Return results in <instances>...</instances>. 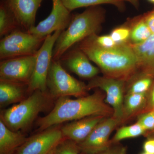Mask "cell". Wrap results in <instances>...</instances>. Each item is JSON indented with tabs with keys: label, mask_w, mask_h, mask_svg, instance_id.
<instances>
[{
	"label": "cell",
	"mask_w": 154,
	"mask_h": 154,
	"mask_svg": "<svg viewBox=\"0 0 154 154\" xmlns=\"http://www.w3.org/2000/svg\"><path fill=\"white\" fill-rule=\"evenodd\" d=\"M121 121L113 116L107 117L97 125L88 137L78 144L80 152L87 154L98 153L105 150L112 144L110 134Z\"/></svg>",
	"instance_id": "9c48e42d"
},
{
	"label": "cell",
	"mask_w": 154,
	"mask_h": 154,
	"mask_svg": "<svg viewBox=\"0 0 154 154\" xmlns=\"http://www.w3.org/2000/svg\"><path fill=\"white\" fill-rule=\"evenodd\" d=\"M46 37H40L17 29L0 41L1 60L12 58L35 55Z\"/></svg>",
	"instance_id": "8992f818"
},
{
	"label": "cell",
	"mask_w": 154,
	"mask_h": 154,
	"mask_svg": "<svg viewBox=\"0 0 154 154\" xmlns=\"http://www.w3.org/2000/svg\"><path fill=\"white\" fill-rule=\"evenodd\" d=\"M147 93L127 94L124 96L122 123L145 112L147 103Z\"/></svg>",
	"instance_id": "d6986e66"
},
{
	"label": "cell",
	"mask_w": 154,
	"mask_h": 154,
	"mask_svg": "<svg viewBox=\"0 0 154 154\" xmlns=\"http://www.w3.org/2000/svg\"><path fill=\"white\" fill-rule=\"evenodd\" d=\"M152 78L140 76L130 86L127 94H143L148 92L153 84Z\"/></svg>",
	"instance_id": "cb8c5ba5"
},
{
	"label": "cell",
	"mask_w": 154,
	"mask_h": 154,
	"mask_svg": "<svg viewBox=\"0 0 154 154\" xmlns=\"http://www.w3.org/2000/svg\"><path fill=\"white\" fill-rule=\"evenodd\" d=\"M105 9L100 6L87 8L82 13L72 16L69 25L59 36L53 53V60H59L77 43H79L101 30L105 18Z\"/></svg>",
	"instance_id": "3957f363"
},
{
	"label": "cell",
	"mask_w": 154,
	"mask_h": 154,
	"mask_svg": "<svg viewBox=\"0 0 154 154\" xmlns=\"http://www.w3.org/2000/svg\"><path fill=\"white\" fill-rule=\"evenodd\" d=\"M47 93L53 98L87 96V85L69 74L59 60H52L48 75Z\"/></svg>",
	"instance_id": "5b68a950"
},
{
	"label": "cell",
	"mask_w": 154,
	"mask_h": 154,
	"mask_svg": "<svg viewBox=\"0 0 154 154\" xmlns=\"http://www.w3.org/2000/svg\"><path fill=\"white\" fill-rule=\"evenodd\" d=\"M106 95L97 91L90 95L71 99L69 97L58 98L52 110L37 121L38 130L42 131L68 121L91 116H113V110L105 102Z\"/></svg>",
	"instance_id": "6da1fadb"
},
{
	"label": "cell",
	"mask_w": 154,
	"mask_h": 154,
	"mask_svg": "<svg viewBox=\"0 0 154 154\" xmlns=\"http://www.w3.org/2000/svg\"><path fill=\"white\" fill-rule=\"evenodd\" d=\"M127 149L124 146L119 144H112L104 151L94 154H126ZM80 154H87L81 153Z\"/></svg>",
	"instance_id": "f1b7e54d"
},
{
	"label": "cell",
	"mask_w": 154,
	"mask_h": 154,
	"mask_svg": "<svg viewBox=\"0 0 154 154\" xmlns=\"http://www.w3.org/2000/svg\"><path fill=\"white\" fill-rule=\"evenodd\" d=\"M131 29L127 27L115 28L110 33V36L116 44L127 43L130 36Z\"/></svg>",
	"instance_id": "484cf974"
},
{
	"label": "cell",
	"mask_w": 154,
	"mask_h": 154,
	"mask_svg": "<svg viewBox=\"0 0 154 154\" xmlns=\"http://www.w3.org/2000/svg\"><path fill=\"white\" fill-rule=\"evenodd\" d=\"M141 154H149L145 152H144L142 153H141Z\"/></svg>",
	"instance_id": "e575fe53"
},
{
	"label": "cell",
	"mask_w": 154,
	"mask_h": 154,
	"mask_svg": "<svg viewBox=\"0 0 154 154\" xmlns=\"http://www.w3.org/2000/svg\"><path fill=\"white\" fill-rule=\"evenodd\" d=\"M126 81L105 76H96L91 79L87 85L88 91L100 89L106 93L105 101L113 108V117L122 123L124 91Z\"/></svg>",
	"instance_id": "ba28073f"
},
{
	"label": "cell",
	"mask_w": 154,
	"mask_h": 154,
	"mask_svg": "<svg viewBox=\"0 0 154 154\" xmlns=\"http://www.w3.org/2000/svg\"><path fill=\"white\" fill-rule=\"evenodd\" d=\"M143 17L152 34H154V10L144 14Z\"/></svg>",
	"instance_id": "f546056e"
},
{
	"label": "cell",
	"mask_w": 154,
	"mask_h": 154,
	"mask_svg": "<svg viewBox=\"0 0 154 154\" xmlns=\"http://www.w3.org/2000/svg\"><path fill=\"white\" fill-rule=\"evenodd\" d=\"M147 1H148L149 2L154 5V0H147Z\"/></svg>",
	"instance_id": "836d02e7"
},
{
	"label": "cell",
	"mask_w": 154,
	"mask_h": 154,
	"mask_svg": "<svg viewBox=\"0 0 154 154\" xmlns=\"http://www.w3.org/2000/svg\"><path fill=\"white\" fill-rule=\"evenodd\" d=\"M36 59V54L1 60L0 80L28 85L34 72Z\"/></svg>",
	"instance_id": "8fae6325"
},
{
	"label": "cell",
	"mask_w": 154,
	"mask_h": 154,
	"mask_svg": "<svg viewBox=\"0 0 154 154\" xmlns=\"http://www.w3.org/2000/svg\"><path fill=\"white\" fill-rule=\"evenodd\" d=\"M143 149L145 152L154 154V138L146 141L143 144Z\"/></svg>",
	"instance_id": "1f68e13d"
},
{
	"label": "cell",
	"mask_w": 154,
	"mask_h": 154,
	"mask_svg": "<svg viewBox=\"0 0 154 154\" xmlns=\"http://www.w3.org/2000/svg\"><path fill=\"white\" fill-rule=\"evenodd\" d=\"M59 60L62 65L81 78L92 79L100 72V69L91 63L88 57L79 47L68 50Z\"/></svg>",
	"instance_id": "5bb4252c"
},
{
	"label": "cell",
	"mask_w": 154,
	"mask_h": 154,
	"mask_svg": "<svg viewBox=\"0 0 154 154\" xmlns=\"http://www.w3.org/2000/svg\"><path fill=\"white\" fill-rule=\"evenodd\" d=\"M13 14L19 29L28 32L35 27L36 14L44 0H2Z\"/></svg>",
	"instance_id": "4fadbf2b"
},
{
	"label": "cell",
	"mask_w": 154,
	"mask_h": 154,
	"mask_svg": "<svg viewBox=\"0 0 154 154\" xmlns=\"http://www.w3.org/2000/svg\"><path fill=\"white\" fill-rule=\"evenodd\" d=\"M78 47L98 66L105 76L128 81L138 69L130 44L122 43L105 48L96 44L90 36L80 42Z\"/></svg>",
	"instance_id": "7a4b0ae2"
},
{
	"label": "cell",
	"mask_w": 154,
	"mask_h": 154,
	"mask_svg": "<svg viewBox=\"0 0 154 154\" xmlns=\"http://www.w3.org/2000/svg\"><path fill=\"white\" fill-rule=\"evenodd\" d=\"M134 23L130 29V38L132 44L141 43L147 39L152 33L145 22L143 16L136 19Z\"/></svg>",
	"instance_id": "603a6c76"
},
{
	"label": "cell",
	"mask_w": 154,
	"mask_h": 154,
	"mask_svg": "<svg viewBox=\"0 0 154 154\" xmlns=\"http://www.w3.org/2000/svg\"><path fill=\"white\" fill-rule=\"evenodd\" d=\"M64 138L60 127H51L28 138L15 154H51Z\"/></svg>",
	"instance_id": "30bf717a"
},
{
	"label": "cell",
	"mask_w": 154,
	"mask_h": 154,
	"mask_svg": "<svg viewBox=\"0 0 154 154\" xmlns=\"http://www.w3.org/2000/svg\"><path fill=\"white\" fill-rule=\"evenodd\" d=\"M91 36L96 44L101 47L110 48L114 47L117 44L113 41L110 35L99 36L95 34Z\"/></svg>",
	"instance_id": "83f0119b"
},
{
	"label": "cell",
	"mask_w": 154,
	"mask_h": 154,
	"mask_svg": "<svg viewBox=\"0 0 154 154\" xmlns=\"http://www.w3.org/2000/svg\"><path fill=\"white\" fill-rule=\"evenodd\" d=\"M28 85L22 83L0 80V105L5 107L20 102L25 99Z\"/></svg>",
	"instance_id": "e0dca14e"
},
{
	"label": "cell",
	"mask_w": 154,
	"mask_h": 154,
	"mask_svg": "<svg viewBox=\"0 0 154 154\" xmlns=\"http://www.w3.org/2000/svg\"><path fill=\"white\" fill-rule=\"evenodd\" d=\"M28 138L21 131L9 128L0 119V154H14Z\"/></svg>",
	"instance_id": "ac0fdd59"
},
{
	"label": "cell",
	"mask_w": 154,
	"mask_h": 154,
	"mask_svg": "<svg viewBox=\"0 0 154 154\" xmlns=\"http://www.w3.org/2000/svg\"><path fill=\"white\" fill-rule=\"evenodd\" d=\"M124 1L130 3L136 8L138 9L139 7V0H124Z\"/></svg>",
	"instance_id": "d6a6232c"
},
{
	"label": "cell",
	"mask_w": 154,
	"mask_h": 154,
	"mask_svg": "<svg viewBox=\"0 0 154 154\" xmlns=\"http://www.w3.org/2000/svg\"><path fill=\"white\" fill-rule=\"evenodd\" d=\"M137 122L142 125L146 131L154 130V110H151L138 116Z\"/></svg>",
	"instance_id": "4316f807"
},
{
	"label": "cell",
	"mask_w": 154,
	"mask_h": 154,
	"mask_svg": "<svg viewBox=\"0 0 154 154\" xmlns=\"http://www.w3.org/2000/svg\"><path fill=\"white\" fill-rule=\"evenodd\" d=\"M149 90L150 91L149 95L147 93V103L144 112L151 110H154V83L152 84Z\"/></svg>",
	"instance_id": "4dcf8cb0"
},
{
	"label": "cell",
	"mask_w": 154,
	"mask_h": 154,
	"mask_svg": "<svg viewBox=\"0 0 154 154\" xmlns=\"http://www.w3.org/2000/svg\"><path fill=\"white\" fill-rule=\"evenodd\" d=\"M80 152L78 144L65 138L56 147L51 154H79Z\"/></svg>",
	"instance_id": "d4e9b609"
},
{
	"label": "cell",
	"mask_w": 154,
	"mask_h": 154,
	"mask_svg": "<svg viewBox=\"0 0 154 154\" xmlns=\"http://www.w3.org/2000/svg\"><path fill=\"white\" fill-rule=\"evenodd\" d=\"M52 8L49 16L28 32L40 37H46L55 31H63L68 27L73 15L61 0H52Z\"/></svg>",
	"instance_id": "7c38bea8"
},
{
	"label": "cell",
	"mask_w": 154,
	"mask_h": 154,
	"mask_svg": "<svg viewBox=\"0 0 154 154\" xmlns=\"http://www.w3.org/2000/svg\"><path fill=\"white\" fill-rule=\"evenodd\" d=\"M52 99L47 92L34 91L19 104L3 111L1 120L11 130L25 129L32 124L40 112L46 110Z\"/></svg>",
	"instance_id": "277c9868"
},
{
	"label": "cell",
	"mask_w": 154,
	"mask_h": 154,
	"mask_svg": "<svg viewBox=\"0 0 154 154\" xmlns=\"http://www.w3.org/2000/svg\"><path fill=\"white\" fill-rule=\"evenodd\" d=\"M146 131L143 127L136 122L134 124L122 127L117 130L112 140L110 141L112 144L118 143L123 140L142 135L146 133Z\"/></svg>",
	"instance_id": "7402d4cb"
},
{
	"label": "cell",
	"mask_w": 154,
	"mask_h": 154,
	"mask_svg": "<svg viewBox=\"0 0 154 154\" xmlns=\"http://www.w3.org/2000/svg\"><path fill=\"white\" fill-rule=\"evenodd\" d=\"M65 7L70 12L82 8H89L100 6L103 4H110L116 7L119 10L125 9L124 0H61Z\"/></svg>",
	"instance_id": "ffe728a7"
},
{
	"label": "cell",
	"mask_w": 154,
	"mask_h": 154,
	"mask_svg": "<svg viewBox=\"0 0 154 154\" xmlns=\"http://www.w3.org/2000/svg\"><path fill=\"white\" fill-rule=\"evenodd\" d=\"M62 32L57 30L46 36L38 50L34 72L28 84V93L31 94L37 90L47 92V77L53 60L54 48Z\"/></svg>",
	"instance_id": "52a82bcc"
},
{
	"label": "cell",
	"mask_w": 154,
	"mask_h": 154,
	"mask_svg": "<svg viewBox=\"0 0 154 154\" xmlns=\"http://www.w3.org/2000/svg\"><path fill=\"white\" fill-rule=\"evenodd\" d=\"M130 44L137 60L140 76L154 79V34L141 43Z\"/></svg>",
	"instance_id": "2e32d148"
},
{
	"label": "cell",
	"mask_w": 154,
	"mask_h": 154,
	"mask_svg": "<svg viewBox=\"0 0 154 154\" xmlns=\"http://www.w3.org/2000/svg\"><path fill=\"white\" fill-rule=\"evenodd\" d=\"M19 29L11 11L2 0L0 2V36H7L14 30Z\"/></svg>",
	"instance_id": "44dd1931"
},
{
	"label": "cell",
	"mask_w": 154,
	"mask_h": 154,
	"mask_svg": "<svg viewBox=\"0 0 154 154\" xmlns=\"http://www.w3.org/2000/svg\"><path fill=\"white\" fill-rule=\"evenodd\" d=\"M107 117L99 116H89L72 121L61 127L64 137L77 144L88 137L99 122Z\"/></svg>",
	"instance_id": "9a60e30c"
}]
</instances>
